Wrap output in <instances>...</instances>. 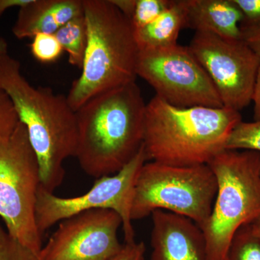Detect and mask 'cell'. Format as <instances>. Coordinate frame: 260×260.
I'll return each mask as SVG.
<instances>
[{"label":"cell","instance_id":"cell-2","mask_svg":"<svg viewBox=\"0 0 260 260\" xmlns=\"http://www.w3.org/2000/svg\"><path fill=\"white\" fill-rule=\"evenodd\" d=\"M146 104L136 82L99 94L76 112L75 158L90 177L113 175L142 148Z\"/></svg>","mask_w":260,"mask_h":260},{"label":"cell","instance_id":"cell-16","mask_svg":"<svg viewBox=\"0 0 260 260\" xmlns=\"http://www.w3.org/2000/svg\"><path fill=\"white\" fill-rule=\"evenodd\" d=\"M54 34L63 50L68 53L70 64L81 69L88 42L84 14L72 19Z\"/></svg>","mask_w":260,"mask_h":260},{"label":"cell","instance_id":"cell-18","mask_svg":"<svg viewBox=\"0 0 260 260\" xmlns=\"http://www.w3.org/2000/svg\"><path fill=\"white\" fill-rule=\"evenodd\" d=\"M225 150H251L260 153V120L239 122L229 135Z\"/></svg>","mask_w":260,"mask_h":260},{"label":"cell","instance_id":"cell-23","mask_svg":"<svg viewBox=\"0 0 260 260\" xmlns=\"http://www.w3.org/2000/svg\"><path fill=\"white\" fill-rule=\"evenodd\" d=\"M243 15L242 28L260 26V0H233Z\"/></svg>","mask_w":260,"mask_h":260},{"label":"cell","instance_id":"cell-28","mask_svg":"<svg viewBox=\"0 0 260 260\" xmlns=\"http://www.w3.org/2000/svg\"><path fill=\"white\" fill-rule=\"evenodd\" d=\"M30 0H0V18L7 10L12 8H20L30 3Z\"/></svg>","mask_w":260,"mask_h":260},{"label":"cell","instance_id":"cell-1","mask_svg":"<svg viewBox=\"0 0 260 260\" xmlns=\"http://www.w3.org/2000/svg\"><path fill=\"white\" fill-rule=\"evenodd\" d=\"M0 87L26 128L39 162L41 186L54 193L64 179L65 160L76 153V112L67 96L29 83L21 73L20 63L8 54L0 56Z\"/></svg>","mask_w":260,"mask_h":260},{"label":"cell","instance_id":"cell-22","mask_svg":"<svg viewBox=\"0 0 260 260\" xmlns=\"http://www.w3.org/2000/svg\"><path fill=\"white\" fill-rule=\"evenodd\" d=\"M18 123V116L13 103L0 87V139L11 135Z\"/></svg>","mask_w":260,"mask_h":260},{"label":"cell","instance_id":"cell-11","mask_svg":"<svg viewBox=\"0 0 260 260\" xmlns=\"http://www.w3.org/2000/svg\"><path fill=\"white\" fill-rule=\"evenodd\" d=\"M119 214L110 210L83 212L61 221L39 254V260H111L123 247Z\"/></svg>","mask_w":260,"mask_h":260},{"label":"cell","instance_id":"cell-12","mask_svg":"<svg viewBox=\"0 0 260 260\" xmlns=\"http://www.w3.org/2000/svg\"><path fill=\"white\" fill-rule=\"evenodd\" d=\"M151 215L150 260H208L204 235L194 221L166 210Z\"/></svg>","mask_w":260,"mask_h":260},{"label":"cell","instance_id":"cell-20","mask_svg":"<svg viewBox=\"0 0 260 260\" xmlns=\"http://www.w3.org/2000/svg\"><path fill=\"white\" fill-rule=\"evenodd\" d=\"M30 51L34 58L42 63L54 62L64 51L55 34H51L36 35L32 38Z\"/></svg>","mask_w":260,"mask_h":260},{"label":"cell","instance_id":"cell-7","mask_svg":"<svg viewBox=\"0 0 260 260\" xmlns=\"http://www.w3.org/2000/svg\"><path fill=\"white\" fill-rule=\"evenodd\" d=\"M40 186L37 157L19 121L11 135L0 139V217L10 235L38 256L43 246L36 223Z\"/></svg>","mask_w":260,"mask_h":260},{"label":"cell","instance_id":"cell-10","mask_svg":"<svg viewBox=\"0 0 260 260\" xmlns=\"http://www.w3.org/2000/svg\"><path fill=\"white\" fill-rule=\"evenodd\" d=\"M188 47L208 73L224 107L240 112L252 102L260 59L243 39L196 31Z\"/></svg>","mask_w":260,"mask_h":260},{"label":"cell","instance_id":"cell-27","mask_svg":"<svg viewBox=\"0 0 260 260\" xmlns=\"http://www.w3.org/2000/svg\"><path fill=\"white\" fill-rule=\"evenodd\" d=\"M111 2L130 20L134 10L135 0H111Z\"/></svg>","mask_w":260,"mask_h":260},{"label":"cell","instance_id":"cell-8","mask_svg":"<svg viewBox=\"0 0 260 260\" xmlns=\"http://www.w3.org/2000/svg\"><path fill=\"white\" fill-rule=\"evenodd\" d=\"M143 144L133 160L113 175L97 179L91 189L80 196L60 198L40 186L36 205V223L43 235L49 228L65 219L92 210H110L122 220L124 243L135 242L131 208L135 183L146 162Z\"/></svg>","mask_w":260,"mask_h":260},{"label":"cell","instance_id":"cell-3","mask_svg":"<svg viewBox=\"0 0 260 260\" xmlns=\"http://www.w3.org/2000/svg\"><path fill=\"white\" fill-rule=\"evenodd\" d=\"M242 121L240 113L229 108L177 107L155 95L145 108L147 160L177 167L208 165L225 150L229 135Z\"/></svg>","mask_w":260,"mask_h":260},{"label":"cell","instance_id":"cell-6","mask_svg":"<svg viewBox=\"0 0 260 260\" xmlns=\"http://www.w3.org/2000/svg\"><path fill=\"white\" fill-rule=\"evenodd\" d=\"M216 192V179L208 165L145 162L135 183L131 219L140 220L162 210L189 218L200 226L211 213Z\"/></svg>","mask_w":260,"mask_h":260},{"label":"cell","instance_id":"cell-14","mask_svg":"<svg viewBox=\"0 0 260 260\" xmlns=\"http://www.w3.org/2000/svg\"><path fill=\"white\" fill-rule=\"evenodd\" d=\"M186 27L223 39L242 40L243 15L233 0H186Z\"/></svg>","mask_w":260,"mask_h":260},{"label":"cell","instance_id":"cell-9","mask_svg":"<svg viewBox=\"0 0 260 260\" xmlns=\"http://www.w3.org/2000/svg\"><path fill=\"white\" fill-rule=\"evenodd\" d=\"M136 71L155 95L174 107H223L213 82L189 47L177 44L140 51Z\"/></svg>","mask_w":260,"mask_h":260},{"label":"cell","instance_id":"cell-24","mask_svg":"<svg viewBox=\"0 0 260 260\" xmlns=\"http://www.w3.org/2000/svg\"><path fill=\"white\" fill-rule=\"evenodd\" d=\"M146 247L144 243H124L120 252L111 260H144Z\"/></svg>","mask_w":260,"mask_h":260},{"label":"cell","instance_id":"cell-26","mask_svg":"<svg viewBox=\"0 0 260 260\" xmlns=\"http://www.w3.org/2000/svg\"><path fill=\"white\" fill-rule=\"evenodd\" d=\"M252 102H254V121L260 120V64L258 69L254 93L252 95Z\"/></svg>","mask_w":260,"mask_h":260},{"label":"cell","instance_id":"cell-5","mask_svg":"<svg viewBox=\"0 0 260 260\" xmlns=\"http://www.w3.org/2000/svg\"><path fill=\"white\" fill-rule=\"evenodd\" d=\"M208 165L217 192L210 216L199 227L208 260H225L237 231L260 215V153L224 150Z\"/></svg>","mask_w":260,"mask_h":260},{"label":"cell","instance_id":"cell-30","mask_svg":"<svg viewBox=\"0 0 260 260\" xmlns=\"http://www.w3.org/2000/svg\"><path fill=\"white\" fill-rule=\"evenodd\" d=\"M8 54V43L3 38L0 37V56Z\"/></svg>","mask_w":260,"mask_h":260},{"label":"cell","instance_id":"cell-25","mask_svg":"<svg viewBox=\"0 0 260 260\" xmlns=\"http://www.w3.org/2000/svg\"><path fill=\"white\" fill-rule=\"evenodd\" d=\"M243 40L260 59V26L242 28Z\"/></svg>","mask_w":260,"mask_h":260},{"label":"cell","instance_id":"cell-17","mask_svg":"<svg viewBox=\"0 0 260 260\" xmlns=\"http://www.w3.org/2000/svg\"><path fill=\"white\" fill-rule=\"evenodd\" d=\"M225 260H260V241L250 224L241 227L233 237Z\"/></svg>","mask_w":260,"mask_h":260},{"label":"cell","instance_id":"cell-21","mask_svg":"<svg viewBox=\"0 0 260 260\" xmlns=\"http://www.w3.org/2000/svg\"><path fill=\"white\" fill-rule=\"evenodd\" d=\"M0 260H39V256L20 244L0 224Z\"/></svg>","mask_w":260,"mask_h":260},{"label":"cell","instance_id":"cell-29","mask_svg":"<svg viewBox=\"0 0 260 260\" xmlns=\"http://www.w3.org/2000/svg\"><path fill=\"white\" fill-rule=\"evenodd\" d=\"M250 227L253 234L260 241V215L252 223H250Z\"/></svg>","mask_w":260,"mask_h":260},{"label":"cell","instance_id":"cell-4","mask_svg":"<svg viewBox=\"0 0 260 260\" xmlns=\"http://www.w3.org/2000/svg\"><path fill=\"white\" fill-rule=\"evenodd\" d=\"M88 42L67 95L75 112L99 94L135 82L139 49L129 19L111 0H83Z\"/></svg>","mask_w":260,"mask_h":260},{"label":"cell","instance_id":"cell-19","mask_svg":"<svg viewBox=\"0 0 260 260\" xmlns=\"http://www.w3.org/2000/svg\"><path fill=\"white\" fill-rule=\"evenodd\" d=\"M174 3V0H135L129 21L133 30H139L151 23Z\"/></svg>","mask_w":260,"mask_h":260},{"label":"cell","instance_id":"cell-15","mask_svg":"<svg viewBox=\"0 0 260 260\" xmlns=\"http://www.w3.org/2000/svg\"><path fill=\"white\" fill-rule=\"evenodd\" d=\"M186 25V0H174L172 6L151 23L134 30L139 51L171 47L177 44L181 29Z\"/></svg>","mask_w":260,"mask_h":260},{"label":"cell","instance_id":"cell-13","mask_svg":"<svg viewBox=\"0 0 260 260\" xmlns=\"http://www.w3.org/2000/svg\"><path fill=\"white\" fill-rule=\"evenodd\" d=\"M83 14V0H30L19 8L12 30L18 39L54 34L72 19Z\"/></svg>","mask_w":260,"mask_h":260}]
</instances>
